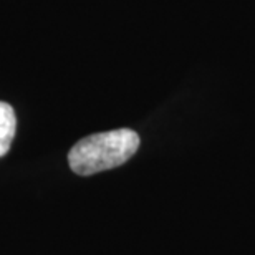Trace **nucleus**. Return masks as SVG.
I'll return each mask as SVG.
<instances>
[{
	"mask_svg": "<svg viewBox=\"0 0 255 255\" xmlns=\"http://www.w3.org/2000/svg\"><path fill=\"white\" fill-rule=\"evenodd\" d=\"M139 147L136 131L121 129L96 132L80 139L68 152V162L75 174L91 176L115 169L129 159Z\"/></svg>",
	"mask_w": 255,
	"mask_h": 255,
	"instance_id": "f257e3e1",
	"label": "nucleus"
},
{
	"mask_svg": "<svg viewBox=\"0 0 255 255\" xmlns=\"http://www.w3.org/2000/svg\"><path fill=\"white\" fill-rule=\"evenodd\" d=\"M17 129V118L15 111L8 103L0 101V157L5 156L12 146Z\"/></svg>",
	"mask_w": 255,
	"mask_h": 255,
	"instance_id": "f03ea898",
	"label": "nucleus"
}]
</instances>
